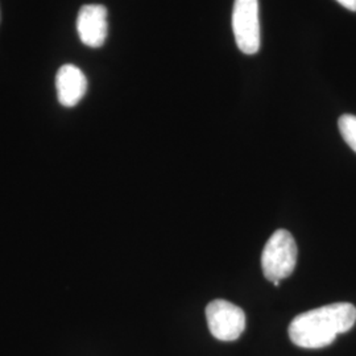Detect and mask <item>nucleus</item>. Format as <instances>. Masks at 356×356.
Wrapping results in <instances>:
<instances>
[{"label": "nucleus", "mask_w": 356, "mask_h": 356, "mask_svg": "<svg viewBox=\"0 0 356 356\" xmlns=\"http://www.w3.org/2000/svg\"><path fill=\"white\" fill-rule=\"evenodd\" d=\"M356 322V307L348 302H337L309 310L293 319L289 338L302 348H323L339 334L351 330Z\"/></svg>", "instance_id": "1"}, {"label": "nucleus", "mask_w": 356, "mask_h": 356, "mask_svg": "<svg viewBox=\"0 0 356 356\" xmlns=\"http://www.w3.org/2000/svg\"><path fill=\"white\" fill-rule=\"evenodd\" d=\"M298 250L292 234L286 229H277L268 239L261 254V268L267 280L279 285L289 277L297 266Z\"/></svg>", "instance_id": "2"}, {"label": "nucleus", "mask_w": 356, "mask_h": 356, "mask_svg": "<svg viewBox=\"0 0 356 356\" xmlns=\"http://www.w3.org/2000/svg\"><path fill=\"white\" fill-rule=\"evenodd\" d=\"M207 326L218 341H236L245 330V314L226 300H214L206 307Z\"/></svg>", "instance_id": "3"}, {"label": "nucleus", "mask_w": 356, "mask_h": 356, "mask_svg": "<svg viewBox=\"0 0 356 356\" xmlns=\"http://www.w3.org/2000/svg\"><path fill=\"white\" fill-rule=\"evenodd\" d=\"M232 29L238 48L244 54H254L260 49L259 0H235Z\"/></svg>", "instance_id": "4"}, {"label": "nucleus", "mask_w": 356, "mask_h": 356, "mask_svg": "<svg viewBox=\"0 0 356 356\" xmlns=\"http://www.w3.org/2000/svg\"><path fill=\"white\" fill-rule=\"evenodd\" d=\"M107 10L99 4L83 6L76 17V32L81 41L90 48L102 47L107 38Z\"/></svg>", "instance_id": "5"}, {"label": "nucleus", "mask_w": 356, "mask_h": 356, "mask_svg": "<svg viewBox=\"0 0 356 356\" xmlns=\"http://www.w3.org/2000/svg\"><path fill=\"white\" fill-rule=\"evenodd\" d=\"M56 89L60 103L65 107H74L85 97L88 79L74 65H64L56 76Z\"/></svg>", "instance_id": "6"}, {"label": "nucleus", "mask_w": 356, "mask_h": 356, "mask_svg": "<svg viewBox=\"0 0 356 356\" xmlns=\"http://www.w3.org/2000/svg\"><path fill=\"white\" fill-rule=\"evenodd\" d=\"M339 132L347 145L356 152V116L355 115H342L338 120Z\"/></svg>", "instance_id": "7"}, {"label": "nucleus", "mask_w": 356, "mask_h": 356, "mask_svg": "<svg viewBox=\"0 0 356 356\" xmlns=\"http://www.w3.org/2000/svg\"><path fill=\"white\" fill-rule=\"evenodd\" d=\"M344 8L350 11H356V0H337Z\"/></svg>", "instance_id": "8"}]
</instances>
